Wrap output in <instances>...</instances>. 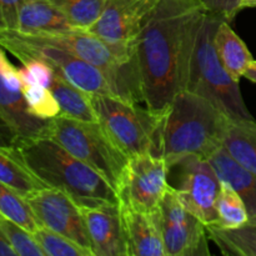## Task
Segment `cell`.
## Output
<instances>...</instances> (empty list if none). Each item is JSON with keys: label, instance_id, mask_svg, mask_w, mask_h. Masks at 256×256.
<instances>
[{"label": "cell", "instance_id": "836d02e7", "mask_svg": "<svg viewBox=\"0 0 256 256\" xmlns=\"http://www.w3.org/2000/svg\"><path fill=\"white\" fill-rule=\"evenodd\" d=\"M0 256H18L15 250L12 249L10 242L0 230Z\"/></svg>", "mask_w": 256, "mask_h": 256}, {"label": "cell", "instance_id": "277c9868", "mask_svg": "<svg viewBox=\"0 0 256 256\" xmlns=\"http://www.w3.org/2000/svg\"><path fill=\"white\" fill-rule=\"evenodd\" d=\"M222 19L209 10L205 14L190 62L186 90L209 100L232 120L254 119L240 92V82L232 79L215 50L214 35Z\"/></svg>", "mask_w": 256, "mask_h": 256}, {"label": "cell", "instance_id": "5b68a950", "mask_svg": "<svg viewBox=\"0 0 256 256\" xmlns=\"http://www.w3.org/2000/svg\"><path fill=\"white\" fill-rule=\"evenodd\" d=\"M45 136L96 170L119 194L129 158L114 144L99 122L58 116L50 120Z\"/></svg>", "mask_w": 256, "mask_h": 256}, {"label": "cell", "instance_id": "484cf974", "mask_svg": "<svg viewBox=\"0 0 256 256\" xmlns=\"http://www.w3.org/2000/svg\"><path fill=\"white\" fill-rule=\"evenodd\" d=\"M22 94L28 109L34 116L42 120H52L60 116V106L52 90L36 82H22Z\"/></svg>", "mask_w": 256, "mask_h": 256}, {"label": "cell", "instance_id": "cb8c5ba5", "mask_svg": "<svg viewBox=\"0 0 256 256\" xmlns=\"http://www.w3.org/2000/svg\"><path fill=\"white\" fill-rule=\"evenodd\" d=\"M218 225L214 228H238L249 222L246 205L230 185L222 182L216 202Z\"/></svg>", "mask_w": 256, "mask_h": 256}, {"label": "cell", "instance_id": "2e32d148", "mask_svg": "<svg viewBox=\"0 0 256 256\" xmlns=\"http://www.w3.org/2000/svg\"><path fill=\"white\" fill-rule=\"evenodd\" d=\"M220 182L230 185L246 205L250 222H256V174L235 162L224 148L209 159Z\"/></svg>", "mask_w": 256, "mask_h": 256}, {"label": "cell", "instance_id": "52a82bcc", "mask_svg": "<svg viewBox=\"0 0 256 256\" xmlns=\"http://www.w3.org/2000/svg\"><path fill=\"white\" fill-rule=\"evenodd\" d=\"M0 46L22 62L35 58L46 62L55 75L88 94L115 96L114 89L102 70L60 48L32 39L16 29H0Z\"/></svg>", "mask_w": 256, "mask_h": 256}, {"label": "cell", "instance_id": "4dcf8cb0", "mask_svg": "<svg viewBox=\"0 0 256 256\" xmlns=\"http://www.w3.org/2000/svg\"><path fill=\"white\" fill-rule=\"evenodd\" d=\"M208 10L219 15L226 22H232L238 14L242 12L240 2L242 0H202Z\"/></svg>", "mask_w": 256, "mask_h": 256}, {"label": "cell", "instance_id": "d6986e66", "mask_svg": "<svg viewBox=\"0 0 256 256\" xmlns=\"http://www.w3.org/2000/svg\"><path fill=\"white\" fill-rule=\"evenodd\" d=\"M222 148L235 162L256 174L255 119L230 120Z\"/></svg>", "mask_w": 256, "mask_h": 256}, {"label": "cell", "instance_id": "9a60e30c", "mask_svg": "<svg viewBox=\"0 0 256 256\" xmlns=\"http://www.w3.org/2000/svg\"><path fill=\"white\" fill-rule=\"evenodd\" d=\"M0 116L14 130L19 142L45 136L50 120L34 116L28 109L22 92H14L0 79ZM19 144V142H18Z\"/></svg>", "mask_w": 256, "mask_h": 256}, {"label": "cell", "instance_id": "4316f807", "mask_svg": "<svg viewBox=\"0 0 256 256\" xmlns=\"http://www.w3.org/2000/svg\"><path fill=\"white\" fill-rule=\"evenodd\" d=\"M32 235L45 252V256H92V252L84 248L44 226L38 228Z\"/></svg>", "mask_w": 256, "mask_h": 256}, {"label": "cell", "instance_id": "30bf717a", "mask_svg": "<svg viewBox=\"0 0 256 256\" xmlns=\"http://www.w3.org/2000/svg\"><path fill=\"white\" fill-rule=\"evenodd\" d=\"M39 226L68 238L94 256L79 205L62 190L44 188L25 198Z\"/></svg>", "mask_w": 256, "mask_h": 256}, {"label": "cell", "instance_id": "ba28073f", "mask_svg": "<svg viewBox=\"0 0 256 256\" xmlns=\"http://www.w3.org/2000/svg\"><path fill=\"white\" fill-rule=\"evenodd\" d=\"M160 226L165 256H208L206 226L190 212L169 184L159 204Z\"/></svg>", "mask_w": 256, "mask_h": 256}, {"label": "cell", "instance_id": "e575fe53", "mask_svg": "<svg viewBox=\"0 0 256 256\" xmlns=\"http://www.w3.org/2000/svg\"><path fill=\"white\" fill-rule=\"evenodd\" d=\"M244 78H246L248 80H250V82L256 84V60H254V62L250 64V66L248 68V70L244 74Z\"/></svg>", "mask_w": 256, "mask_h": 256}, {"label": "cell", "instance_id": "8fae6325", "mask_svg": "<svg viewBox=\"0 0 256 256\" xmlns=\"http://www.w3.org/2000/svg\"><path fill=\"white\" fill-rule=\"evenodd\" d=\"M169 166L165 159L152 152L129 158L120 199L146 212L159 209V204L169 188Z\"/></svg>", "mask_w": 256, "mask_h": 256}, {"label": "cell", "instance_id": "1f68e13d", "mask_svg": "<svg viewBox=\"0 0 256 256\" xmlns=\"http://www.w3.org/2000/svg\"><path fill=\"white\" fill-rule=\"evenodd\" d=\"M26 0H0V29H16L18 15Z\"/></svg>", "mask_w": 256, "mask_h": 256}, {"label": "cell", "instance_id": "d4e9b609", "mask_svg": "<svg viewBox=\"0 0 256 256\" xmlns=\"http://www.w3.org/2000/svg\"><path fill=\"white\" fill-rule=\"evenodd\" d=\"M0 216L12 220L30 232H34L39 228L26 199L2 182H0Z\"/></svg>", "mask_w": 256, "mask_h": 256}, {"label": "cell", "instance_id": "f546056e", "mask_svg": "<svg viewBox=\"0 0 256 256\" xmlns=\"http://www.w3.org/2000/svg\"><path fill=\"white\" fill-rule=\"evenodd\" d=\"M0 79L4 82L8 88L14 92H22V80L20 76L19 69L14 66L8 59L5 49L0 46Z\"/></svg>", "mask_w": 256, "mask_h": 256}, {"label": "cell", "instance_id": "8992f818", "mask_svg": "<svg viewBox=\"0 0 256 256\" xmlns=\"http://www.w3.org/2000/svg\"><path fill=\"white\" fill-rule=\"evenodd\" d=\"M90 98L100 125L128 158L154 152L162 110L155 112L110 95Z\"/></svg>", "mask_w": 256, "mask_h": 256}, {"label": "cell", "instance_id": "6da1fadb", "mask_svg": "<svg viewBox=\"0 0 256 256\" xmlns=\"http://www.w3.org/2000/svg\"><path fill=\"white\" fill-rule=\"evenodd\" d=\"M208 8L202 0H160L136 40V69L145 106L160 112L186 90L190 62Z\"/></svg>", "mask_w": 256, "mask_h": 256}, {"label": "cell", "instance_id": "7c38bea8", "mask_svg": "<svg viewBox=\"0 0 256 256\" xmlns=\"http://www.w3.org/2000/svg\"><path fill=\"white\" fill-rule=\"evenodd\" d=\"M160 0H106L104 12L88 32L112 44L135 45L146 18Z\"/></svg>", "mask_w": 256, "mask_h": 256}, {"label": "cell", "instance_id": "3957f363", "mask_svg": "<svg viewBox=\"0 0 256 256\" xmlns=\"http://www.w3.org/2000/svg\"><path fill=\"white\" fill-rule=\"evenodd\" d=\"M14 149L35 176L62 190L80 208L119 202L118 192L102 174L50 138L22 140Z\"/></svg>", "mask_w": 256, "mask_h": 256}, {"label": "cell", "instance_id": "ac0fdd59", "mask_svg": "<svg viewBox=\"0 0 256 256\" xmlns=\"http://www.w3.org/2000/svg\"><path fill=\"white\" fill-rule=\"evenodd\" d=\"M214 45L219 60L232 78L240 82L254 58L244 40L232 30L230 22L222 19L214 35Z\"/></svg>", "mask_w": 256, "mask_h": 256}, {"label": "cell", "instance_id": "5bb4252c", "mask_svg": "<svg viewBox=\"0 0 256 256\" xmlns=\"http://www.w3.org/2000/svg\"><path fill=\"white\" fill-rule=\"evenodd\" d=\"M129 256H165L159 209L146 212L119 198Z\"/></svg>", "mask_w": 256, "mask_h": 256}, {"label": "cell", "instance_id": "4fadbf2b", "mask_svg": "<svg viewBox=\"0 0 256 256\" xmlns=\"http://www.w3.org/2000/svg\"><path fill=\"white\" fill-rule=\"evenodd\" d=\"M80 210L94 256H129L119 202L80 208Z\"/></svg>", "mask_w": 256, "mask_h": 256}, {"label": "cell", "instance_id": "d590c367", "mask_svg": "<svg viewBox=\"0 0 256 256\" xmlns=\"http://www.w3.org/2000/svg\"><path fill=\"white\" fill-rule=\"evenodd\" d=\"M246 8H256V0H242L240 2V9H246Z\"/></svg>", "mask_w": 256, "mask_h": 256}, {"label": "cell", "instance_id": "d6a6232c", "mask_svg": "<svg viewBox=\"0 0 256 256\" xmlns=\"http://www.w3.org/2000/svg\"><path fill=\"white\" fill-rule=\"evenodd\" d=\"M18 142H19V139H18L14 130L0 116V146L15 148L18 145Z\"/></svg>", "mask_w": 256, "mask_h": 256}, {"label": "cell", "instance_id": "603a6c76", "mask_svg": "<svg viewBox=\"0 0 256 256\" xmlns=\"http://www.w3.org/2000/svg\"><path fill=\"white\" fill-rule=\"evenodd\" d=\"M74 29L89 30L104 12L106 0H52Z\"/></svg>", "mask_w": 256, "mask_h": 256}, {"label": "cell", "instance_id": "e0dca14e", "mask_svg": "<svg viewBox=\"0 0 256 256\" xmlns=\"http://www.w3.org/2000/svg\"><path fill=\"white\" fill-rule=\"evenodd\" d=\"M16 30L29 34L74 30L52 0H26L18 15Z\"/></svg>", "mask_w": 256, "mask_h": 256}, {"label": "cell", "instance_id": "7402d4cb", "mask_svg": "<svg viewBox=\"0 0 256 256\" xmlns=\"http://www.w3.org/2000/svg\"><path fill=\"white\" fill-rule=\"evenodd\" d=\"M208 238L224 255L256 256V222L238 228H206Z\"/></svg>", "mask_w": 256, "mask_h": 256}, {"label": "cell", "instance_id": "44dd1931", "mask_svg": "<svg viewBox=\"0 0 256 256\" xmlns=\"http://www.w3.org/2000/svg\"><path fill=\"white\" fill-rule=\"evenodd\" d=\"M49 89L59 104L60 116L84 122H99L92 108L90 94L82 92L58 75L54 76Z\"/></svg>", "mask_w": 256, "mask_h": 256}, {"label": "cell", "instance_id": "9c48e42d", "mask_svg": "<svg viewBox=\"0 0 256 256\" xmlns=\"http://www.w3.org/2000/svg\"><path fill=\"white\" fill-rule=\"evenodd\" d=\"M174 166L179 168L180 176L178 186L174 188L184 206L206 228L216 226V202L222 182L212 162L189 156Z\"/></svg>", "mask_w": 256, "mask_h": 256}, {"label": "cell", "instance_id": "f1b7e54d", "mask_svg": "<svg viewBox=\"0 0 256 256\" xmlns=\"http://www.w3.org/2000/svg\"><path fill=\"white\" fill-rule=\"evenodd\" d=\"M22 68L19 69L22 82H36L42 86L50 88L55 72L45 62L35 58L22 60Z\"/></svg>", "mask_w": 256, "mask_h": 256}, {"label": "cell", "instance_id": "ffe728a7", "mask_svg": "<svg viewBox=\"0 0 256 256\" xmlns=\"http://www.w3.org/2000/svg\"><path fill=\"white\" fill-rule=\"evenodd\" d=\"M0 182L24 198L48 188L22 162L14 148L0 146Z\"/></svg>", "mask_w": 256, "mask_h": 256}, {"label": "cell", "instance_id": "7a4b0ae2", "mask_svg": "<svg viewBox=\"0 0 256 256\" xmlns=\"http://www.w3.org/2000/svg\"><path fill=\"white\" fill-rule=\"evenodd\" d=\"M230 120L209 100L184 90L162 110L152 154L164 158L169 170L189 156L209 160L222 148Z\"/></svg>", "mask_w": 256, "mask_h": 256}, {"label": "cell", "instance_id": "83f0119b", "mask_svg": "<svg viewBox=\"0 0 256 256\" xmlns=\"http://www.w3.org/2000/svg\"><path fill=\"white\" fill-rule=\"evenodd\" d=\"M0 230L10 242L18 256H45L32 232L12 220L0 216Z\"/></svg>", "mask_w": 256, "mask_h": 256}]
</instances>
